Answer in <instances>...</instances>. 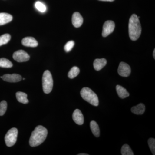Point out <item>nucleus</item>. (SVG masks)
<instances>
[{"label": "nucleus", "mask_w": 155, "mask_h": 155, "mask_svg": "<svg viewBox=\"0 0 155 155\" xmlns=\"http://www.w3.org/2000/svg\"><path fill=\"white\" fill-rule=\"evenodd\" d=\"M81 97L84 100L90 103L92 105L98 106L99 105V100L97 96L89 87H83L80 92Z\"/></svg>", "instance_id": "nucleus-3"}, {"label": "nucleus", "mask_w": 155, "mask_h": 155, "mask_svg": "<svg viewBox=\"0 0 155 155\" xmlns=\"http://www.w3.org/2000/svg\"><path fill=\"white\" fill-rule=\"evenodd\" d=\"M107 64V61L104 58L97 59L94 62V67L97 71H99L103 69Z\"/></svg>", "instance_id": "nucleus-13"}, {"label": "nucleus", "mask_w": 155, "mask_h": 155, "mask_svg": "<svg viewBox=\"0 0 155 155\" xmlns=\"http://www.w3.org/2000/svg\"><path fill=\"white\" fill-rule=\"evenodd\" d=\"M7 103L6 101H2L0 103V116H2L5 113L7 109Z\"/></svg>", "instance_id": "nucleus-24"}, {"label": "nucleus", "mask_w": 155, "mask_h": 155, "mask_svg": "<svg viewBox=\"0 0 155 155\" xmlns=\"http://www.w3.org/2000/svg\"><path fill=\"white\" fill-rule=\"evenodd\" d=\"M83 17L78 12H75L72 17V23L75 28H79L83 24Z\"/></svg>", "instance_id": "nucleus-10"}, {"label": "nucleus", "mask_w": 155, "mask_h": 155, "mask_svg": "<svg viewBox=\"0 0 155 155\" xmlns=\"http://www.w3.org/2000/svg\"><path fill=\"white\" fill-rule=\"evenodd\" d=\"M22 44L24 46L35 48L38 45V42L35 38L32 37H27L23 39Z\"/></svg>", "instance_id": "nucleus-12"}, {"label": "nucleus", "mask_w": 155, "mask_h": 155, "mask_svg": "<svg viewBox=\"0 0 155 155\" xmlns=\"http://www.w3.org/2000/svg\"><path fill=\"white\" fill-rule=\"evenodd\" d=\"M99 1H103V2H114V0H99Z\"/></svg>", "instance_id": "nucleus-27"}, {"label": "nucleus", "mask_w": 155, "mask_h": 155, "mask_svg": "<svg viewBox=\"0 0 155 155\" xmlns=\"http://www.w3.org/2000/svg\"><path fill=\"white\" fill-rule=\"evenodd\" d=\"M11 39V35L9 34H5L0 36V46L8 43Z\"/></svg>", "instance_id": "nucleus-22"}, {"label": "nucleus", "mask_w": 155, "mask_h": 155, "mask_svg": "<svg viewBox=\"0 0 155 155\" xmlns=\"http://www.w3.org/2000/svg\"><path fill=\"white\" fill-rule=\"evenodd\" d=\"M115 24L114 21L108 20L104 23L103 25L102 36L106 37L114 31L115 29Z\"/></svg>", "instance_id": "nucleus-7"}, {"label": "nucleus", "mask_w": 155, "mask_h": 155, "mask_svg": "<svg viewBox=\"0 0 155 155\" xmlns=\"http://www.w3.org/2000/svg\"><path fill=\"white\" fill-rule=\"evenodd\" d=\"M80 72V69L78 67H74L70 69L68 73V76L69 78L72 79L78 75Z\"/></svg>", "instance_id": "nucleus-19"}, {"label": "nucleus", "mask_w": 155, "mask_h": 155, "mask_svg": "<svg viewBox=\"0 0 155 155\" xmlns=\"http://www.w3.org/2000/svg\"><path fill=\"white\" fill-rule=\"evenodd\" d=\"M18 135V130L15 127L11 128L8 131L5 136V142L6 145L11 147L16 143Z\"/></svg>", "instance_id": "nucleus-5"}, {"label": "nucleus", "mask_w": 155, "mask_h": 155, "mask_svg": "<svg viewBox=\"0 0 155 155\" xmlns=\"http://www.w3.org/2000/svg\"><path fill=\"white\" fill-rule=\"evenodd\" d=\"M88 154L86 153H80L78 154V155H88Z\"/></svg>", "instance_id": "nucleus-29"}, {"label": "nucleus", "mask_w": 155, "mask_h": 155, "mask_svg": "<svg viewBox=\"0 0 155 155\" xmlns=\"http://www.w3.org/2000/svg\"><path fill=\"white\" fill-rule=\"evenodd\" d=\"M153 56L154 58H155V50H154L153 53Z\"/></svg>", "instance_id": "nucleus-28"}, {"label": "nucleus", "mask_w": 155, "mask_h": 155, "mask_svg": "<svg viewBox=\"0 0 155 155\" xmlns=\"http://www.w3.org/2000/svg\"><path fill=\"white\" fill-rule=\"evenodd\" d=\"M90 127L94 135L96 137H99L100 136V131L97 123L94 121H92L90 123Z\"/></svg>", "instance_id": "nucleus-18"}, {"label": "nucleus", "mask_w": 155, "mask_h": 155, "mask_svg": "<svg viewBox=\"0 0 155 155\" xmlns=\"http://www.w3.org/2000/svg\"><path fill=\"white\" fill-rule=\"evenodd\" d=\"M116 91L118 96L121 98L124 99L129 96V93L126 89L120 85H117L116 87Z\"/></svg>", "instance_id": "nucleus-15"}, {"label": "nucleus", "mask_w": 155, "mask_h": 155, "mask_svg": "<svg viewBox=\"0 0 155 155\" xmlns=\"http://www.w3.org/2000/svg\"><path fill=\"white\" fill-rule=\"evenodd\" d=\"M35 7L37 10L41 13H44L47 10L46 6L40 2H37L35 3Z\"/></svg>", "instance_id": "nucleus-23"}, {"label": "nucleus", "mask_w": 155, "mask_h": 155, "mask_svg": "<svg viewBox=\"0 0 155 155\" xmlns=\"http://www.w3.org/2000/svg\"><path fill=\"white\" fill-rule=\"evenodd\" d=\"M149 146L151 150V151L152 153L153 154H155V140L154 138H150L148 140Z\"/></svg>", "instance_id": "nucleus-25"}, {"label": "nucleus", "mask_w": 155, "mask_h": 155, "mask_svg": "<svg viewBox=\"0 0 155 155\" xmlns=\"http://www.w3.org/2000/svg\"><path fill=\"white\" fill-rule=\"evenodd\" d=\"M131 72L130 67L126 63L121 62L118 69V72L120 76L127 77L130 75Z\"/></svg>", "instance_id": "nucleus-8"}, {"label": "nucleus", "mask_w": 155, "mask_h": 155, "mask_svg": "<svg viewBox=\"0 0 155 155\" xmlns=\"http://www.w3.org/2000/svg\"><path fill=\"white\" fill-rule=\"evenodd\" d=\"M23 79V80H25V78H23V79Z\"/></svg>", "instance_id": "nucleus-30"}, {"label": "nucleus", "mask_w": 155, "mask_h": 155, "mask_svg": "<svg viewBox=\"0 0 155 155\" xmlns=\"http://www.w3.org/2000/svg\"><path fill=\"white\" fill-rule=\"evenodd\" d=\"M131 111L133 114L136 115H142L145 111V107L143 104H139L137 105L134 106L131 109Z\"/></svg>", "instance_id": "nucleus-16"}, {"label": "nucleus", "mask_w": 155, "mask_h": 155, "mask_svg": "<svg viewBox=\"0 0 155 155\" xmlns=\"http://www.w3.org/2000/svg\"><path fill=\"white\" fill-rule=\"evenodd\" d=\"M129 37L132 41H136L141 33V26L138 17L136 14L131 15L128 24Z\"/></svg>", "instance_id": "nucleus-2"}, {"label": "nucleus", "mask_w": 155, "mask_h": 155, "mask_svg": "<svg viewBox=\"0 0 155 155\" xmlns=\"http://www.w3.org/2000/svg\"><path fill=\"white\" fill-rule=\"evenodd\" d=\"M74 45H75V42L73 41H68L64 46V50L65 51L69 52L72 50V48L74 47Z\"/></svg>", "instance_id": "nucleus-26"}, {"label": "nucleus", "mask_w": 155, "mask_h": 155, "mask_svg": "<svg viewBox=\"0 0 155 155\" xmlns=\"http://www.w3.org/2000/svg\"><path fill=\"white\" fill-rule=\"evenodd\" d=\"M42 87L43 91L45 94H49L52 90V76L49 70H46L44 72L42 77Z\"/></svg>", "instance_id": "nucleus-4"}, {"label": "nucleus", "mask_w": 155, "mask_h": 155, "mask_svg": "<svg viewBox=\"0 0 155 155\" xmlns=\"http://www.w3.org/2000/svg\"><path fill=\"white\" fill-rule=\"evenodd\" d=\"M47 135V129L41 125H38L31 133L29 144L32 147L38 146L45 141Z\"/></svg>", "instance_id": "nucleus-1"}, {"label": "nucleus", "mask_w": 155, "mask_h": 155, "mask_svg": "<svg viewBox=\"0 0 155 155\" xmlns=\"http://www.w3.org/2000/svg\"><path fill=\"white\" fill-rule=\"evenodd\" d=\"M1 78L5 81L9 82H19L22 79L21 75L17 74H5Z\"/></svg>", "instance_id": "nucleus-9"}, {"label": "nucleus", "mask_w": 155, "mask_h": 155, "mask_svg": "<svg viewBox=\"0 0 155 155\" xmlns=\"http://www.w3.org/2000/svg\"><path fill=\"white\" fill-rule=\"evenodd\" d=\"M13 17L11 14L5 13H0V25H5L11 22Z\"/></svg>", "instance_id": "nucleus-14"}, {"label": "nucleus", "mask_w": 155, "mask_h": 155, "mask_svg": "<svg viewBox=\"0 0 155 155\" xmlns=\"http://www.w3.org/2000/svg\"><path fill=\"white\" fill-rule=\"evenodd\" d=\"M121 154L122 155H134L133 152L130 147L127 144H124L121 149Z\"/></svg>", "instance_id": "nucleus-21"}, {"label": "nucleus", "mask_w": 155, "mask_h": 155, "mask_svg": "<svg viewBox=\"0 0 155 155\" xmlns=\"http://www.w3.org/2000/svg\"><path fill=\"white\" fill-rule=\"evenodd\" d=\"M13 58L17 62L21 63L28 61L30 58V56L25 51L20 50L14 53Z\"/></svg>", "instance_id": "nucleus-6"}, {"label": "nucleus", "mask_w": 155, "mask_h": 155, "mask_svg": "<svg viewBox=\"0 0 155 155\" xmlns=\"http://www.w3.org/2000/svg\"><path fill=\"white\" fill-rule=\"evenodd\" d=\"M16 97L17 101L23 104H27L28 103V100L27 99V95L25 93L22 92H17L16 93Z\"/></svg>", "instance_id": "nucleus-17"}, {"label": "nucleus", "mask_w": 155, "mask_h": 155, "mask_svg": "<svg viewBox=\"0 0 155 155\" xmlns=\"http://www.w3.org/2000/svg\"><path fill=\"white\" fill-rule=\"evenodd\" d=\"M12 67H13V64L8 59L5 58L0 59V67L9 68Z\"/></svg>", "instance_id": "nucleus-20"}, {"label": "nucleus", "mask_w": 155, "mask_h": 155, "mask_svg": "<svg viewBox=\"0 0 155 155\" xmlns=\"http://www.w3.org/2000/svg\"><path fill=\"white\" fill-rule=\"evenodd\" d=\"M72 118L73 121L78 125H82L84 122L83 115L81 111L78 109H76L73 112Z\"/></svg>", "instance_id": "nucleus-11"}]
</instances>
